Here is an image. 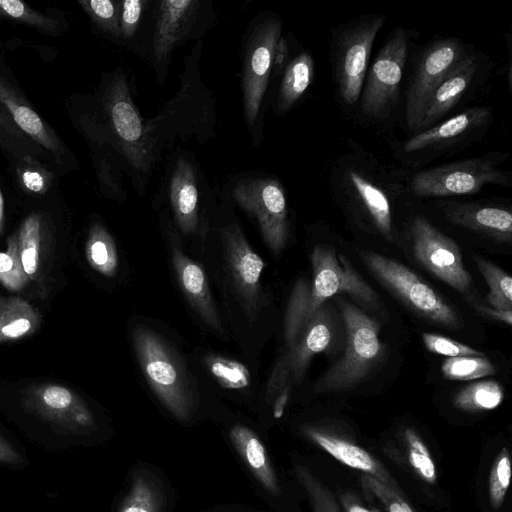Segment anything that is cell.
<instances>
[{
    "label": "cell",
    "mask_w": 512,
    "mask_h": 512,
    "mask_svg": "<svg viewBox=\"0 0 512 512\" xmlns=\"http://www.w3.org/2000/svg\"><path fill=\"white\" fill-rule=\"evenodd\" d=\"M312 279H299L293 287L285 316V339L288 348L322 307L339 293H349L367 304H376L378 297L362 279L350 261L332 248L316 245L311 253Z\"/></svg>",
    "instance_id": "cell-1"
},
{
    "label": "cell",
    "mask_w": 512,
    "mask_h": 512,
    "mask_svg": "<svg viewBox=\"0 0 512 512\" xmlns=\"http://www.w3.org/2000/svg\"><path fill=\"white\" fill-rule=\"evenodd\" d=\"M441 208L446 218L454 224L500 241H511L512 214L506 208L458 202H442Z\"/></svg>",
    "instance_id": "cell-17"
},
{
    "label": "cell",
    "mask_w": 512,
    "mask_h": 512,
    "mask_svg": "<svg viewBox=\"0 0 512 512\" xmlns=\"http://www.w3.org/2000/svg\"><path fill=\"white\" fill-rule=\"evenodd\" d=\"M170 200L180 230L196 233L199 227L198 190L194 169L184 158L176 162L170 181Z\"/></svg>",
    "instance_id": "cell-21"
},
{
    "label": "cell",
    "mask_w": 512,
    "mask_h": 512,
    "mask_svg": "<svg viewBox=\"0 0 512 512\" xmlns=\"http://www.w3.org/2000/svg\"><path fill=\"white\" fill-rule=\"evenodd\" d=\"M25 186L32 192H42L44 181L42 176L35 171H26L22 176Z\"/></svg>",
    "instance_id": "cell-48"
},
{
    "label": "cell",
    "mask_w": 512,
    "mask_h": 512,
    "mask_svg": "<svg viewBox=\"0 0 512 512\" xmlns=\"http://www.w3.org/2000/svg\"><path fill=\"white\" fill-rule=\"evenodd\" d=\"M281 28L279 20L269 19L256 29L249 42L243 72V105L250 125L256 120L268 84Z\"/></svg>",
    "instance_id": "cell-14"
},
{
    "label": "cell",
    "mask_w": 512,
    "mask_h": 512,
    "mask_svg": "<svg viewBox=\"0 0 512 512\" xmlns=\"http://www.w3.org/2000/svg\"><path fill=\"white\" fill-rule=\"evenodd\" d=\"M133 339L140 365L154 393L175 418L188 421L194 400L186 375L175 355L151 330L137 328Z\"/></svg>",
    "instance_id": "cell-3"
},
{
    "label": "cell",
    "mask_w": 512,
    "mask_h": 512,
    "mask_svg": "<svg viewBox=\"0 0 512 512\" xmlns=\"http://www.w3.org/2000/svg\"><path fill=\"white\" fill-rule=\"evenodd\" d=\"M511 458L509 451L503 447L497 454L488 478V494L491 506L498 510L505 499L510 486Z\"/></svg>",
    "instance_id": "cell-38"
},
{
    "label": "cell",
    "mask_w": 512,
    "mask_h": 512,
    "mask_svg": "<svg viewBox=\"0 0 512 512\" xmlns=\"http://www.w3.org/2000/svg\"><path fill=\"white\" fill-rule=\"evenodd\" d=\"M231 443L261 486L271 495L281 493L277 475L266 448L258 435L247 426L236 424L229 432Z\"/></svg>",
    "instance_id": "cell-22"
},
{
    "label": "cell",
    "mask_w": 512,
    "mask_h": 512,
    "mask_svg": "<svg viewBox=\"0 0 512 512\" xmlns=\"http://www.w3.org/2000/svg\"><path fill=\"white\" fill-rule=\"evenodd\" d=\"M225 255L234 287L250 321L257 317L260 305V278L265 267L235 224L222 230Z\"/></svg>",
    "instance_id": "cell-15"
},
{
    "label": "cell",
    "mask_w": 512,
    "mask_h": 512,
    "mask_svg": "<svg viewBox=\"0 0 512 512\" xmlns=\"http://www.w3.org/2000/svg\"><path fill=\"white\" fill-rule=\"evenodd\" d=\"M403 439L410 466L421 479L434 484L437 480L435 463L422 438L408 427L403 432Z\"/></svg>",
    "instance_id": "cell-35"
},
{
    "label": "cell",
    "mask_w": 512,
    "mask_h": 512,
    "mask_svg": "<svg viewBox=\"0 0 512 512\" xmlns=\"http://www.w3.org/2000/svg\"><path fill=\"white\" fill-rule=\"evenodd\" d=\"M477 61L466 55L438 84L425 106L419 129L435 123L463 96L477 72Z\"/></svg>",
    "instance_id": "cell-20"
},
{
    "label": "cell",
    "mask_w": 512,
    "mask_h": 512,
    "mask_svg": "<svg viewBox=\"0 0 512 512\" xmlns=\"http://www.w3.org/2000/svg\"><path fill=\"white\" fill-rule=\"evenodd\" d=\"M304 435L342 464L370 475L400 491L394 478L382 463L361 446L322 428L305 426Z\"/></svg>",
    "instance_id": "cell-16"
},
{
    "label": "cell",
    "mask_w": 512,
    "mask_h": 512,
    "mask_svg": "<svg viewBox=\"0 0 512 512\" xmlns=\"http://www.w3.org/2000/svg\"><path fill=\"white\" fill-rule=\"evenodd\" d=\"M441 370L449 380L468 381L496 373L494 365L484 356H457L444 360Z\"/></svg>",
    "instance_id": "cell-33"
},
{
    "label": "cell",
    "mask_w": 512,
    "mask_h": 512,
    "mask_svg": "<svg viewBox=\"0 0 512 512\" xmlns=\"http://www.w3.org/2000/svg\"><path fill=\"white\" fill-rule=\"evenodd\" d=\"M145 4V0H124L120 3L119 25L124 38L129 39L135 34Z\"/></svg>",
    "instance_id": "cell-43"
},
{
    "label": "cell",
    "mask_w": 512,
    "mask_h": 512,
    "mask_svg": "<svg viewBox=\"0 0 512 512\" xmlns=\"http://www.w3.org/2000/svg\"><path fill=\"white\" fill-rule=\"evenodd\" d=\"M339 306L346 327V349L317 384L319 392H339L357 385L383 353L377 323L354 305L340 300Z\"/></svg>",
    "instance_id": "cell-2"
},
{
    "label": "cell",
    "mask_w": 512,
    "mask_h": 512,
    "mask_svg": "<svg viewBox=\"0 0 512 512\" xmlns=\"http://www.w3.org/2000/svg\"><path fill=\"white\" fill-rule=\"evenodd\" d=\"M86 258L90 266L106 277H113L118 269V253L109 232L100 223H94L85 245Z\"/></svg>",
    "instance_id": "cell-29"
},
{
    "label": "cell",
    "mask_w": 512,
    "mask_h": 512,
    "mask_svg": "<svg viewBox=\"0 0 512 512\" xmlns=\"http://www.w3.org/2000/svg\"><path fill=\"white\" fill-rule=\"evenodd\" d=\"M20 461V455L0 436V462L5 464H18Z\"/></svg>",
    "instance_id": "cell-47"
},
{
    "label": "cell",
    "mask_w": 512,
    "mask_h": 512,
    "mask_svg": "<svg viewBox=\"0 0 512 512\" xmlns=\"http://www.w3.org/2000/svg\"><path fill=\"white\" fill-rule=\"evenodd\" d=\"M475 309H477L479 312H481L483 315H486L488 317H491L493 319H497L499 321H502L508 325L512 324V311L511 309L508 310H500L495 308L487 307L483 304L474 303Z\"/></svg>",
    "instance_id": "cell-45"
},
{
    "label": "cell",
    "mask_w": 512,
    "mask_h": 512,
    "mask_svg": "<svg viewBox=\"0 0 512 512\" xmlns=\"http://www.w3.org/2000/svg\"><path fill=\"white\" fill-rule=\"evenodd\" d=\"M0 15L7 16L22 22L36 25L44 29L55 27V22L45 17L19 0H0Z\"/></svg>",
    "instance_id": "cell-42"
},
{
    "label": "cell",
    "mask_w": 512,
    "mask_h": 512,
    "mask_svg": "<svg viewBox=\"0 0 512 512\" xmlns=\"http://www.w3.org/2000/svg\"><path fill=\"white\" fill-rule=\"evenodd\" d=\"M362 257L370 271L410 308L437 324L459 327L456 311L408 267L371 251L363 252Z\"/></svg>",
    "instance_id": "cell-4"
},
{
    "label": "cell",
    "mask_w": 512,
    "mask_h": 512,
    "mask_svg": "<svg viewBox=\"0 0 512 512\" xmlns=\"http://www.w3.org/2000/svg\"><path fill=\"white\" fill-rule=\"evenodd\" d=\"M233 197L260 227L263 239L279 254L288 238L287 202L281 184L275 179H252L239 183Z\"/></svg>",
    "instance_id": "cell-8"
},
{
    "label": "cell",
    "mask_w": 512,
    "mask_h": 512,
    "mask_svg": "<svg viewBox=\"0 0 512 512\" xmlns=\"http://www.w3.org/2000/svg\"><path fill=\"white\" fill-rule=\"evenodd\" d=\"M341 504L345 512H377L366 507L361 500H359L352 493H344L340 497Z\"/></svg>",
    "instance_id": "cell-46"
},
{
    "label": "cell",
    "mask_w": 512,
    "mask_h": 512,
    "mask_svg": "<svg viewBox=\"0 0 512 512\" xmlns=\"http://www.w3.org/2000/svg\"><path fill=\"white\" fill-rule=\"evenodd\" d=\"M105 107L125 159L136 170L149 172L153 162L151 140L122 73L112 79L105 96Z\"/></svg>",
    "instance_id": "cell-6"
},
{
    "label": "cell",
    "mask_w": 512,
    "mask_h": 512,
    "mask_svg": "<svg viewBox=\"0 0 512 512\" xmlns=\"http://www.w3.org/2000/svg\"><path fill=\"white\" fill-rule=\"evenodd\" d=\"M490 114L486 107L469 108L414 135L404 144V151L417 152L456 139L487 122Z\"/></svg>",
    "instance_id": "cell-23"
},
{
    "label": "cell",
    "mask_w": 512,
    "mask_h": 512,
    "mask_svg": "<svg viewBox=\"0 0 512 512\" xmlns=\"http://www.w3.org/2000/svg\"><path fill=\"white\" fill-rule=\"evenodd\" d=\"M295 475L307 493L312 512H341L331 491L307 467L297 466Z\"/></svg>",
    "instance_id": "cell-36"
},
{
    "label": "cell",
    "mask_w": 512,
    "mask_h": 512,
    "mask_svg": "<svg viewBox=\"0 0 512 512\" xmlns=\"http://www.w3.org/2000/svg\"><path fill=\"white\" fill-rule=\"evenodd\" d=\"M41 314L18 297H0V343L20 340L35 333Z\"/></svg>",
    "instance_id": "cell-24"
},
{
    "label": "cell",
    "mask_w": 512,
    "mask_h": 512,
    "mask_svg": "<svg viewBox=\"0 0 512 512\" xmlns=\"http://www.w3.org/2000/svg\"><path fill=\"white\" fill-rule=\"evenodd\" d=\"M29 282L18 252L16 232L7 240L6 252H0V283L10 291H20Z\"/></svg>",
    "instance_id": "cell-37"
},
{
    "label": "cell",
    "mask_w": 512,
    "mask_h": 512,
    "mask_svg": "<svg viewBox=\"0 0 512 512\" xmlns=\"http://www.w3.org/2000/svg\"><path fill=\"white\" fill-rule=\"evenodd\" d=\"M348 179L378 230L382 235L391 240L393 235L392 212L386 193L358 172H349Z\"/></svg>",
    "instance_id": "cell-25"
},
{
    "label": "cell",
    "mask_w": 512,
    "mask_h": 512,
    "mask_svg": "<svg viewBox=\"0 0 512 512\" xmlns=\"http://www.w3.org/2000/svg\"><path fill=\"white\" fill-rule=\"evenodd\" d=\"M385 18L371 16L353 25L340 37L336 52V81L342 100L353 105L363 89L376 35Z\"/></svg>",
    "instance_id": "cell-10"
},
{
    "label": "cell",
    "mask_w": 512,
    "mask_h": 512,
    "mask_svg": "<svg viewBox=\"0 0 512 512\" xmlns=\"http://www.w3.org/2000/svg\"><path fill=\"white\" fill-rule=\"evenodd\" d=\"M509 177L489 156L465 159L423 170L411 181L412 192L420 197H445L479 192L488 184L507 185Z\"/></svg>",
    "instance_id": "cell-5"
},
{
    "label": "cell",
    "mask_w": 512,
    "mask_h": 512,
    "mask_svg": "<svg viewBox=\"0 0 512 512\" xmlns=\"http://www.w3.org/2000/svg\"><path fill=\"white\" fill-rule=\"evenodd\" d=\"M3 222H4V202L3 196L0 190V234L3 232Z\"/></svg>",
    "instance_id": "cell-50"
},
{
    "label": "cell",
    "mask_w": 512,
    "mask_h": 512,
    "mask_svg": "<svg viewBox=\"0 0 512 512\" xmlns=\"http://www.w3.org/2000/svg\"><path fill=\"white\" fill-rule=\"evenodd\" d=\"M80 4L91 18L105 31L119 36V12L120 7L110 0L81 1Z\"/></svg>",
    "instance_id": "cell-39"
},
{
    "label": "cell",
    "mask_w": 512,
    "mask_h": 512,
    "mask_svg": "<svg viewBox=\"0 0 512 512\" xmlns=\"http://www.w3.org/2000/svg\"><path fill=\"white\" fill-rule=\"evenodd\" d=\"M331 336L329 315L321 307L275 365L267 386V399L270 400L286 384L299 383L312 357L329 345Z\"/></svg>",
    "instance_id": "cell-13"
},
{
    "label": "cell",
    "mask_w": 512,
    "mask_h": 512,
    "mask_svg": "<svg viewBox=\"0 0 512 512\" xmlns=\"http://www.w3.org/2000/svg\"><path fill=\"white\" fill-rule=\"evenodd\" d=\"M164 496L155 477L147 471H136L117 512H163Z\"/></svg>",
    "instance_id": "cell-27"
},
{
    "label": "cell",
    "mask_w": 512,
    "mask_h": 512,
    "mask_svg": "<svg viewBox=\"0 0 512 512\" xmlns=\"http://www.w3.org/2000/svg\"><path fill=\"white\" fill-rule=\"evenodd\" d=\"M199 4L194 0L159 2L153 39V53L157 62L165 61L176 43L187 32Z\"/></svg>",
    "instance_id": "cell-18"
},
{
    "label": "cell",
    "mask_w": 512,
    "mask_h": 512,
    "mask_svg": "<svg viewBox=\"0 0 512 512\" xmlns=\"http://www.w3.org/2000/svg\"><path fill=\"white\" fill-rule=\"evenodd\" d=\"M313 76L314 62L309 53L303 52L289 62L279 90L278 107L281 112L288 111L301 98Z\"/></svg>",
    "instance_id": "cell-28"
},
{
    "label": "cell",
    "mask_w": 512,
    "mask_h": 512,
    "mask_svg": "<svg viewBox=\"0 0 512 512\" xmlns=\"http://www.w3.org/2000/svg\"><path fill=\"white\" fill-rule=\"evenodd\" d=\"M0 101L11 113L15 123L46 149L56 152L58 141L50 134L41 118L27 106L0 78Z\"/></svg>",
    "instance_id": "cell-26"
},
{
    "label": "cell",
    "mask_w": 512,
    "mask_h": 512,
    "mask_svg": "<svg viewBox=\"0 0 512 512\" xmlns=\"http://www.w3.org/2000/svg\"><path fill=\"white\" fill-rule=\"evenodd\" d=\"M407 48L405 30L395 29L380 49L365 78L361 101L364 114L379 119L390 115L398 98Z\"/></svg>",
    "instance_id": "cell-7"
},
{
    "label": "cell",
    "mask_w": 512,
    "mask_h": 512,
    "mask_svg": "<svg viewBox=\"0 0 512 512\" xmlns=\"http://www.w3.org/2000/svg\"><path fill=\"white\" fill-rule=\"evenodd\" d=\"M18 252L23 270L29 280L40 278L41 219L30 214L16 231Z\"/></svg>",
    "instance_id": "cell-30"
},
{
    "label": "cell",
    "mask_w": 512,
    "mask_h": 512,
    "mask_svg": "<svg viewBox=\"0 0 512 512\" xmlns=\"http://www.w3.org/2000/svg\"><path fill=\"white\" fill-rule=\"evenodd\" d=\"M504 399L501 385L492 379L463 387L453 399L454 406L466 412L488 411L497 408Z\"/></svg>",
    "instance_id": "cell-31"
},
{
    "label": "cell",
    "mask_w": 512,
    "mask_h": 512,
    "mask_svg": "<svg viewBox=\"0 0 512 512\" xmlns=\"http://www.w3.org/2000/svg\"><path fill=\"white\" fill-rule=\"evenodd\" d=\"M172 261L180 286L191 305L209 327L222 333V324L202 268L176 245L172 248Z\"/></svg>",
    "instance_id": "cell-19"
},
{
    "label": "cell",
    "mask_w": 512,
    "mask_h": 512,
    "mask_svg": "<svg viewBox=\"0 0 512 512\" xmlns=\"http://www.w3.org/2000/svg\"><path fill=\"white\" fill-rule=\"evenodd\" d=\"M205 363L212 376L224 388L239 390L250 385V373L247 367L238 361L210 355L205 358Z\"/></svg>",
    "instance_id": "cell-34"
},
{
    "label": "cell",
    "mask_w": 512,
    "mask_h": 512,
    "mask_svg": "<svg viewBox=\"0 0 512 512\" xmlns=\"http://www.w3.org/2000/svg\"><path fill=\"white\" fill-rule=\"evenodd\" d=\"M23 406L66 433L85 435L97 429L85 402L63 385L44 383L28 388L23 394Z\"/></svg>",
    "instance_id": "cell-11"
},
{
    "label": "cell",
    "mask_w": 512,
    "mask_h": 512,
    "mask_svg": "<svg viewBox=\"0 0 512 512\" xmlns=\"http://www.w3.org/2000/svg\"><path fill=\"white\" fill-rule=\"evenodd\" d=\"M465 56L458 39L438 40L422 53L406 98V122L411 130H418L433 90Z\"/></svg>",
    "instance_id": "cell-12"
},
{
    "label": "cell",
    "mask_w": 512,
    "mask_h": 512,
    "mask_svg": "<svg viewBox=\"0 0 512 512\" xmlns=\"http://www.w3.org/2000/svg\"><path fill=\"white\" fill-rule=\"evenodd\" d=\"M289 49L287 41L284 37H280L275 46L273 59H272V71L275 74L282 73L287 65L289 64Z\"/></svg>",
    "instance_id": "cell-44"
},
{
    "label": "cell",
    "mask_w": 512,
    "mask_h": 512,
    "mask_svg": "<svg viewBox=\"0 0 512 512\" xmlns=\"http://www.w3.org/2000/svg\"><path fill=\"white\" fill-rule=\"evenodd\" d=\"M422 339L426 349L438 355L448 357L485 356L482 352L470 346L442 335L426 332L423 333Z\"/></svg>",
    "instance_id": "cell-41"
},
{
    "label": "cell",
    "mask_w": 512,
    "mask_h": 512,
    "mask_svg": "<svg viewBox=\"0 0 512 512\" xmlns=\"http://www.w3.org/2000/svg\"><path fill=\"white\" fill-rule=\"evenodd\" d=\"M475 262L490 291L486 297L492 308L508 310L512 308V278L501 268L481 257Z\"/></svg>",
    "instance_id": "cell-32"
},
{
    "label": "cell",
    "mask_w": 512,
    "mask_h": 512,
    "mask_svg": "<svg viewBox=\"0 0 512 512\" xmlns=\"http://www.w3.org/2000/svg\"><path fill=\"white\" fill-rule=\"evenodd\" d=\"M290 391L291 383H288L278 392L273 408L275 418H280L283 415L284 408L290 396Z\"/></svg>",
    "instance_id": "cell-49"
},
{
    "label": "cell",
    "mask_w": 512,
    "mask_h": 512,
    "mask_svg": "<svg viewBox=\"0 0 512 512\" xmlns=\"http://www.w3.org/2000/svg\"><path fill=\"white\" fill-rule=\"evenodd\" d=\"M361 480L364 489L376 497L388 512H414L410 505L403 499L400 491L387 486L367 474H363Z\"/></svg>",
    "instance_id": "cell-40"
},
{
    "label": "cell",
    "mask_w": 512,
    "mask_h": 512,
    "mask_svg": "<svg viewBox=\"0 0 512 512\" xmlns=\"http://www.w3.org/2000/svg\"><path fill=\"white\" fill-rule=\"evenodd\" d=\"M411 232L417 261L455 290L470 295L473 282L458 245L423 217L414 218Z\"/></svg>",
    "instance_id": "cell-9"
}]
</instances>
